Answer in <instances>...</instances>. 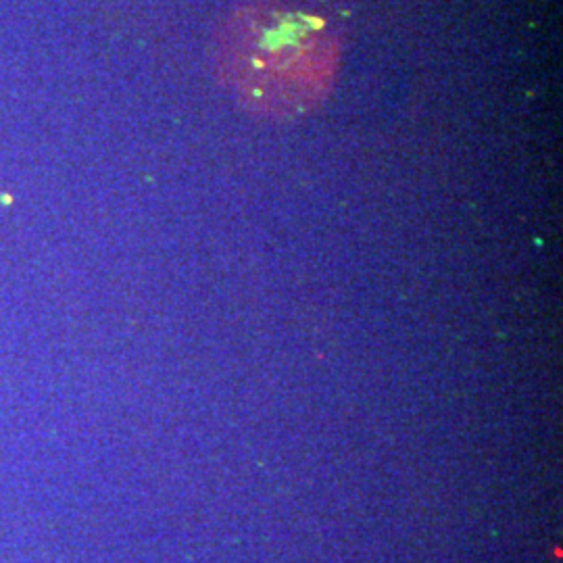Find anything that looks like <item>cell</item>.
I'll return each instance as SVG.
<instances>
[{
  "instance_id": "1",
  "label": "cell",
  "mask_w": 563,
  "mask_h": 563,
  "mask_svg": "<svg viewBox=\"0 0 563 563\" xmlns=\"http://www.w3.org/2000/svg\"><path fill=\"white\" fill-rule=\"evenodd\" d=\"M217 53L222 80L244 107L288 119L326 99L336 80L340 48L320 17L251 7L228 23Z\"/></svg>"
}]
</instances>
